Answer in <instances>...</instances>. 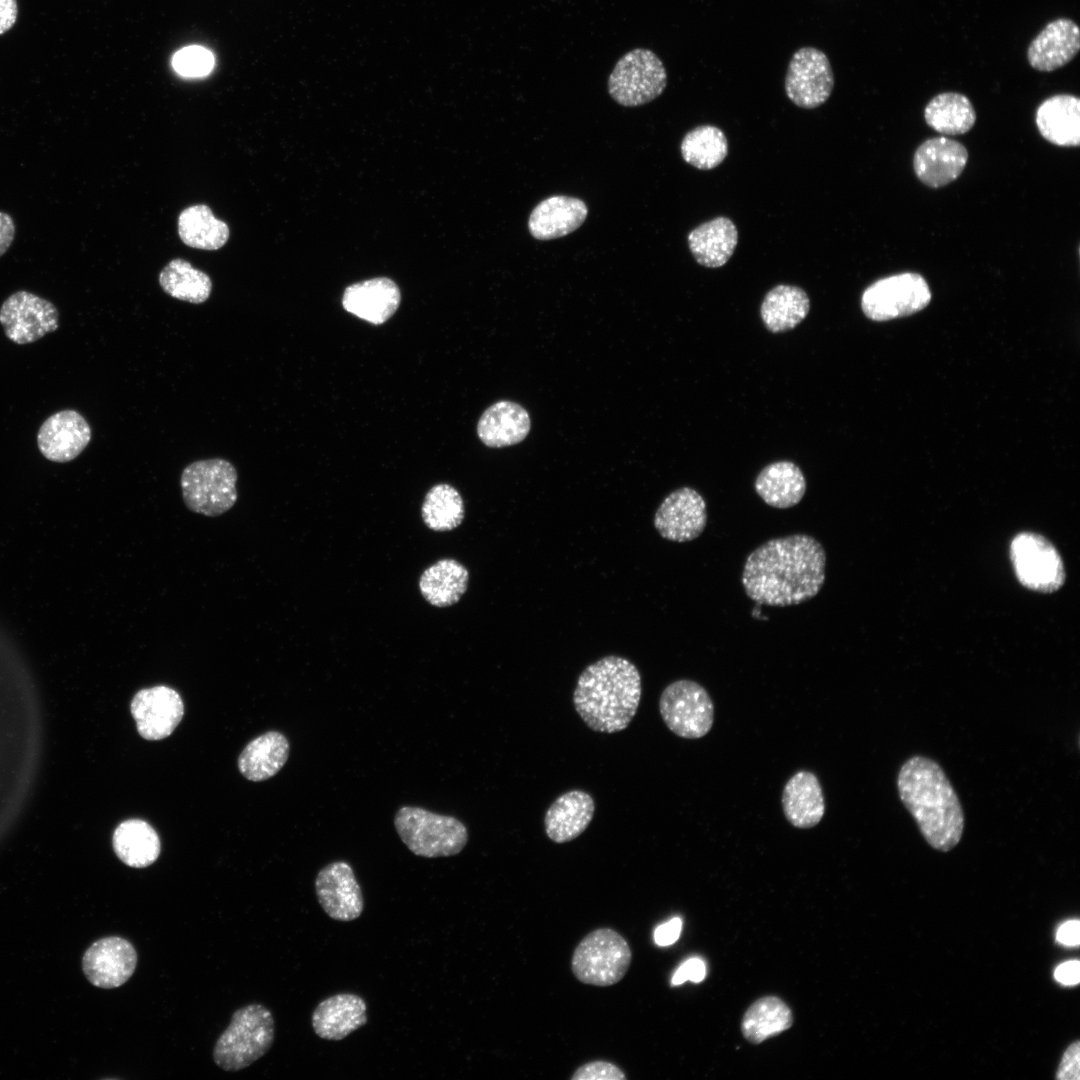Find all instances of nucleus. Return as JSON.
<instances>
[{"label": "nucleus", "instance_id": "1", "mask_svg": "<svg viewBox=\"0 0 1080 1080\" xmlns=\"http://www.w3.org/2000/svg\"><path fill=\"white\" fill-rule=\"evenodd\" d=\"M826 552L813 536L770 539L746 558L741 583L758 604L786 607L815 597L825 582Z\"/></svg>", "mask_w": 1080, "mask_h": 1080}, {"label": "nucleus", "instance_id": "2", "mask_svg": "<svg viewBox=\"0 0 1080 1080\" xmlns=\"http://www.w3.org/2000/svg\"><path fill=\"white\" fill-rule=\"evenodd\" d=\"M897 789L933 849L948 852L960 842L965 824L962 805L937 762L922 755L907 759L898 772Z\"/></svg>", "mask_w": 1080, "mask_h": 1080}, {"label": "nucleus", "instance_id": "3", "mask_svg": "<svg viewBox=\"0 0 1080 1080\" xmlns=\"http://www.w3.org/2000/svg\"><path fill=\"white\" fill-rule=\"evenodd\" d=\"M641 692L637 667L626 658L609 655L583 670L573 703L591 730L610 734L630 724L639 707Z\"/></svg>", "mask_w": 1080, "mask_h": 1080}, {"label": "nucleus", "instance_id": "4", "mask_svg": "<svg viewBox=\"0 0 1080 1080\" xmlns=\"http://www.w3.org/2000/svg\"><path fill=\"white\" fill-rule=\"evenodd\" d=\"M275 1023L271 1011L261 1004L237 1009L213 1049L215 1064L225 1071L242 1070L271 1048Z\"/></svg>", "mask_w": 1080, "mask_h": 1080}, {"label": "nucleus", "instance_id": "5", "mask_svg": "<svg viewBox=\"0 0 1080 1080\" xmlns=\"http://www.w3.org/2000/svg\"><path fill=\"white\" fill-rule=\"evenodd\" d=\"M394 826L407 848L420 857L453 856L468 842V831L463 822L422 807H400L394 817Z\"/></svg>", "mask_w": 1080, "mask_h": 1080}, {"label": "nucleus", "instance_id": "6", "mask_svg": "<svg viewBox=\"0 0 1080 1080\" xmlns=\"http://www.w3.org/2000/svg\"><path fill=\"white\" fill-rule=\"evenodd\" d=\"M235 466L223 458L194 461L182 471L180 486L186 507L197 514L217 517L237 501Z\"/></svg>", "mask_w": 1080, "mask_h": 1080}, {"label": "nucleus", "instance_id": "7", "mask_svg": "<svg viewBox=\"0 0 1080 1080\" xmlns=\"http://www.w3.org/2000/svg\"><path fill=\"white\" fill-rule=\"evenodd\" d=\"M632 960L626 939L611 928L588 933L574 949L571 969L580 982L607 987L621 981Z\"/></svg>", "mask_w": 1080, "mask_h": 1080}, {"label": "nucleus", "instance_id": "8", "mask_svg": "<svg viewBox=\"0 0 1080 1080\" xmlns=\"http://www.w3.org/2000/svg\"><path fill=\"white\" fill-rule=\"evenodd\" d=\"M667 72L661 59L650 49L635 48L615 64L608 78L611 98L624 107L644 105L662 94Z\"/></svg>", "mask_w": 1080, "mask_h": 1080}, {"label": "nucleus", "instance_id": "9", "mask_svg": "<svg viewBox=\"0 0 1080 1080\" xmlns=\"http://www.w3.org/2000/svg\"><path fill=\"white\" fill-rule=\"evenodd\" d=\"M659 711L669 730L681 738H701L710 732L714 722L709 693L689 679L676 680L664 688Z\"/></svg>", "mask_w": 1080, "mask_h": 1080}, {"label": "nucleus", "instance_id": "10", "mask_svg": "<svg viewBox=\"0 0 1080 1080\" xmlns=\"http://www.w3.org/2000/svg\"><path fill=\"white\" fill-rule=\"evenodd\" d=\"M931 300V291L924 277L904 272L881 278L868 286L861 297L866 317L886 321L908 316L924 309Z\"/></svg>", "mask_w": 1080, "mask_h": 1080}, {"label": "nucleus", "instance_id": "11", "mask_svg": "<svg viewBox=\"0 0 1080 1080\" xmlns=\"http://www.w3.org/2000/svg\"><path fill=\"white\" fill-rule=\"evenodd\" d=\"M1010 558L1018 580L1031 590L1050 593L1064 583L1065 571L1059 553L1039 534L1016 535L1010 545Z\"/></svg>", "mask_w": 1080, "mask_h": 1080}, {"label": "nucleus", "instance_id": "12", "mask_svg": "<svg viewBox=\"0 0 1080 1080\" xmlns=\"http://www.w3.org/2000/svg\"><path fill=\"white\" fill-rule=\"evenodd\" d=\"M833 86V70L823 51L808 46L792 55L785 76V92L796 106L804 109L821 106L829 99Z\"/></svg>", "mask_w": 1080, "mask_h": 1080}, {"label": "nucleus", "instance_id": "13", "mask_svg": "<svg viewBox=\"0 0 1080 1080\" xmlns=\"http://www.w3.org/2000/svg\"><path fill=\"white\" fill-rule=\"evenodd\" d=\"M0 324L9 340L29 344L58 329L59 313L52 302L20 290L2 303Z\"/></svg>", "mask_w": 1080, "mask_h": 1080}, {"label": "nucleus", "instance_id": "14", "mask_svg": "<svg viewBox=\"0 0 1080 1080\" xmlns=\"http://www.w3.org/2000/svg\"><path fill=\"white\" fill-rule=\"evenodd\" d=\"M130 712L139 735L157 741L170 736L184 715V703L171 687L158 685L139 690L132 698Z\"/></svg>", "mask_w": 1080, "mask_h": 1080}, {"label": "nucleus", "instance_id": "15", "mask_svg": "<svg viewBox=\"0 0 1080 1080\" xmlns=\"http://www.w3.org/2000/svg\"><path fill=\"white\" fill-rule=\"evenodd\" d=\"M315 892L321 908L333 920L353 921L364 910L361 886L346 861H333L324 866L316 876Z\"/></svg>", "mask_w": 1080, "mask_h": 1080}, {"label": "nucleus", "instance_id": "16", "mask_svg": "<svg viewBox=\"0 0 1080 1080\" xmlns=\"http://www.w3.org/2000/svg\"><path fill=\"white\" fill-rule=\"evenodd\" d=\"M138 955L133 944L120 936L94 942L82 957V969L96 987L113 989L125 984L135 972Z\"/></svg>", "mask_w": 1080, "mask_h": 1080}, {"label": "nucleus", "instance_id": "17", "mask_svg": "<svg viewBox=\"0 0 1080 1080\" xmlns=\"http://www.w3.org/2000/svg\"><path fill=\"white\" fill-rule=\"evenodd\" d=\"M707 524L702 495L691 487L671 492L655 512L654 526L669 541L688 542L699 537Z\"/></svg>", "mask_w": 1080, "mask_h": 1080}, {"label": "nucleus", "instance_id": "18", "mask_svg": "<svg viewBox=\"0 0 1080 1080\" xmlns=\"http://www.w3.org/2000/svg\"><path fill=\"white\" fill-rule=\"evenodd\" d=\"M91 427L76 410L65 409L48 417L37 433V445L48 460L65 463L74 460L91 440Z\"/></svg>", "mask_w": 1080, "mask_h": 1080}, {"label": "nucleus", "instance_id": "19", "mask_svg": "<svg viewBox=\"0 0 1080 1080\" xmlns=\"http://www.w3.org/2000/svg\"><path fill=\"white\" fill-rule=\"evenodd\" d=\"M968 156L962 143L943 136L933 137L925 140L915 150L913 169L924 185L940 188L961 175Z\"/></svg>", "mask_w": 1080, "mask_h": 1080}, {"label": "nucleus", "instance_id": "20", "mask_svg": "<svg viewBox=\"0 0 1080 1080\" xmlns=\"http://www.w3.org/2000/svg\"><path fill=\"white\" fill-rule=\"evenodd\" d=\"M1080 29L1071 19L1049 22L1031 41L1027 59L1032 68L1051 72L1068 64L1079 52Z\"/></svg>", "mask_w": 1080, "mask_h": 1080}, {"label": "nucleus", "instance_id": "21", "mask_svg": "<svg viewBox=\"0 0 1080 1080\" xmlns=\"http://www.w3.org/2000/svg\"><path fill=\"white\" fill-rule=\"evenodd\" d=\"M367 1021V1004L353 993H339L322 1000L311 1016L315 1034L329 1041L343 1040Z\"/></svg>", "mask_w": 1080, "mask_h": 1080}, {"label": "nucleus", "instance_id": "22", "mask_svg": "<svg viewBox=\"0 0 1080 1080\" xmlns=\"http://www.w3.org/2000/svg\"><path fill=\"white\" fill-rule=\"evenodd\" d=\"M401 300L396 283L380 277L348 286L343 294L344 309L369 323L386 322L397 310Z\"/></svg>", "mask_w": 1080, "mask_h": 1080}, {"label": "nucleus", "instance_id": "23", "mask_svg": "<svg viewBox=\"0 0 1080 1080\" xmlns=\"http://www.w3.org/2000/svg\"><path fill=\"white\" fill-rule=\"evenodd\" d=\"M587 215V205L581 199L554 195L535 206L529 216L528 229L537 240L561 238L578 229Z\"/></svg>", "mask_w": 1080, "mask_h": 1080}, {"label": "nucleus", "instance_id": "24", "mask_svg": "<svg viewBox=\"0 0 1080 1080\" xmlns=\"http://www.w3.org/2000/svg\"><path fill=\"white\" fill-rule=\"evenodd\" d=\"M781 802L784 816L796 828H812L825 814L821 784L817 776L807 770L797 771L788 779Z\"/></svg>", "mask_w": 1080, "mask_h": 1080}, {"label": "nucleus", "instance_id": "25", "mask_svg": "<svg viewBox=\"0 0 1080 1080\" xmlns=\"http://www.w3.org/2000/svg\"><path fill=\"white\" fill-rule=\"evenodd\" d=\"M1035 123L1041 136L1060 147L1080 144V99L1072 94L1053 95L1040 103Z\"/></svg>", "mask_w": 1080, "mask_h": 1080}, {"label": "nucleus", "instance_id": "26", "mask_svg": "<svg viewBox=\"0 0 1080 1080\" xmlns=\"http://www.w3.org/2000/svg\"><path fill=\"white\" fill-rule=\"evenodd\" d=\"M594 811V800L586 791L570 790L560 795L544 816L548 838L560 844L577 838L592 821Z\"/></svg>", "mask_w": 1080, "mask_h": 1080}, {"label": "nucleus", "instance_id": "27", "mask_svg": "<svg viewBox=\"0 0 1080 1080\" xmlns=\"http://www.w3.org/2000/svg\"><path fill=\"white\" fill-rule=\"evenodd\" d=\"M531 428L528 412L518 403L501 400L481 415L477 434L488 447L501 448L522 442Z\"/></svg>", "mask_w": 1080, "mask_h": 1080}, {"label": "nucleus", "instance_id": "28", "mask_svg": "<svg viewBox=\"0 0 1080 1080\" xmlns=\"http://www.w3.org/2000/svg\"><path fill=\"white\" fill-rule=\"evenodd\" d=\"M688 246L698 264L718 268L728 262L738 243L733 221L719 216L694 228L687 237Z\"/></svg>", "mask_w": 1080, "mask_h": 1080}, {"label": "nucleus", "instance_id": "29", "mask_svg": "<svg viewBox=\"0 0 1080 1080\" xmlns=\"http://www.w3.org/2000/svg\"><path fill=\"white\" fill-rule=\"evenodd\" d=\"M754 488L767 505L787 509L802 500L806 492V480L801 469L793 462L777 461L760 471Z\"/></svg>", "mask_w": 1080, "mask_h": 1080}, {"label": "nucleus", "instance_id": "30", "mask_svg": "<svg viewBox=\"0 0 1080 1080\" xmlns=\"http://www.w3.org/2000/svg\"><path fill=\"white\" fill-rule=\"evenodd\" d=\"M289 756V741L278 731H268L251 740L238 758L240 773L259 782L276 775Z\"/></svg>", "mask_w": 1080, "mask_h": 1080}, {"label": "nucleus", "instance_id": "31", "mask_svg": "<svg viewBox=\"0 0 1080 1080\" xmlns=\"http://www.w3.org/2000/svg\"><path fill=\"white\" fill-rule=\"evenodd\" d=\"M116 856L127 866L145 868L152 865L161 852V842L156 830L142 819L121 822L112 836Z\"/></svg>", "mask_w": 1080, "mask_h": 1080}, {"label": "nucleus", "instance_id": "32", "mask_svg": "<svg viewBox=\"0 0 1080 1080\" xmlns=\"http://www.w3.org/2000/svg\"><path fill=\"white\" fill-rule=\"evenodd\" d=\"M469 581L467 568L455 559H441L421 574L419 589L424 599L436 607H448L459 601Z\"/></svg>", "mask_w": 1080, "mask_h": 1080}, {"label": "nucleus", "instance_id": "33", "mask_svg": "<svg viewBox=\"0 0 1080 1080\" xmlns=\"http://www.w3.org/2000/svg\"><path fill=\"white\" fill-rule=\"evenodd\" d=\"M809 309L810 300L803 289L780 284L765 295L760 314L770 332L781 333L797 326L808 315Z\"/></svg>", "mask_w": 1080, "mask_h": 1080}, {"label": "nucleus", "instance_id": "34", "mask_svg": "<svg viewBox=\"0 0 1080 1080\" xmlns=\"http://www.w3.org/2000/svg\"><path fill=\"white\" fill-rule=\"evenodd\" d=\"M181 241L196 249L218 250L229 239L228 225L217 219L209 206L197 204L184 209L178 218Z\"/></svg>", "mask_w": 1080, "mask_h": 1080}, {"label": "nucleus", "instance_id": "35", "mask_svg": "<svg viewBox=\"0 0 1080 1080\" xmlns=\"http://www.w3.org/2000/svg\"><path fill=\"white\" fill-rule=\"evenodd\" d=\"M928 126L943 135H961L976 122L975 109L967 96L958 92H943L934 96L924 109Z\"/></svg>", "mask_w": 1080, "mask_h": 1080}, {"label": "nucleus", "instance_id": "36", "mask_svg": "<svg viewBox=\"0 0 1080 1080\" xmlns=\"http://www.w3.org/2000/svg\"><path fill=\"white\" fill-rule=\"evenodd\" d=\"M793 1024L790 1008L780 998L766 996L756 1000L745 1012L741 1031L753 1044L779 1035Z\"/></svg>", "mask_w": 1080, "mask_h": 1080}, {"label": "nucleus", "instance_id": "37", "mask_svg": "<svg viewBox=\"0 0 1080 1080\" xmlns=\"http://www.w3.org/2000/svg\"><path fill=\"white\" fill-rule=\"evenodd\" d=\"M158 279L166 294L192 304L204 303L212 291L210 277L181 258L167 263L160 271Z\"/></svg>", "mask_w": 1080, "mask_h": 1080}, {"label": "nucleus", "instance_id": "38", "mask_svg": "<svg viewBox=\"0 0 1080 1080\" xmlns=\"http://www.w3.org/2000/svg\"><path fill=\"white\" fill-rule=\"evenodd\" d=\"M680 150L686 163L700 170H711L726 158L728 141L720 128L701 125L686 133Z\"/></svg>", "mask_w": 1080, "mask_h": 1080}, {"label": "nucleus", "instance_id": "39", "mask_svg": "<svg viewBox=\"0 0 1080 1080\" xmlns=\"http://www.w3.org/2000/svg\"><path fill=\"white\" fill-rule=\"evenodd\" d=\"M424 524L433 531L457 528L465 515L460 493L449 484H437L426 493L421 507Z\"/></svg>", "mask_w": 1080, "mask_h": 1080}, {"label": "nucleus", "instance_id": "40", "mask_svg": "<svg viewBox=\"0 0 1080 1080\" xmlns=\"http://www.w3.org/2000/svg\"><path fill=\"white\" fill-rule=\"evenodd\" d=\"M174 69L185 77H202L214 67L213 54L201 46H188L175 53Z\"/></svg>", "mask_w": 1080, "mask_h": 1080}, {"label": "nucleus", "instance_id": "41", "mask_svg": "<svg viewBox=\"0 0 1080 1080\" xmlns=\"http://www.w3.org/2000/svg\"><path fill=\"white\" fill-rule=\"evenodd\" d=\"M624 1071L617 1065L605 1061L595 1060L578 1067L571 1080H625Z\"/></svg>", "mask_w": 1080, "mask_h": 1080}, {"label": "nucleus", "instance_id": "42", "mask_svg": "<svg viewBox=\"0 0 1080 1080\" xmlns=\"http://www.w3.org/2000/svg\"><path fill=\"white\" fill-rule=\"evenodd\" d=\"M1080 1078V1042L1071 1043L1062 1055L1056 1079L1079 1080Z\"/></svg>", "mask_w": 1080, "mask_h": 1080}, {"label": "nucleus", "instance_id": "43", "mask_svg": "<svg viewBox=\"0 0 1080 1080\" xmlns=\"http://www.w3.org/2000/svg\"><path fill=\"white\" fill-rule=\"evenodd\" d=\"M706 975V966L703 960L699 958H691L685 961L674 973L671 980L672 985H681L687 980L698 983L701 982Z\"/></svg>", "mask_w": 1080, "mask_h": 1080}, {"label": "nucleus", "instance_id": "44", "mask_svg": "<svg viewBox=\"0 0 1080 1080\" xmlns=\"http://www.w3.org/2000/svg\"><path fill=\"white\" fill-rule=\"evenodd\" d=\"M681 930L682 920L675 917L656 928L654 940L659 946H669L678 940Z\"/></svg>", "mask_w": 1080, "mask_h": 1080}, {"label": "nucleus", "instance_id": "45", "mask_svg": "<svg viewBox=\"0 0 1080 1080\" xmlns=\"http://www.w3.org/2000/svg\"><path fill=\"white\" fill-rule=\"evenodd\" d=\"M1054 978L1063 985L1071 986L1079 983L1080 963L1078 960H1070L1058 965L1054 971Z\"/></svg>", "mask_w": 1080, "mask_h": 1080}, {"label": "nucleus", "instance_id": "46", "mask_svg": "<svg viewBox=\"0 0 1080 1080\" xmlns=\"http://www.w3.org/2000/svg\"><path fill=\"white\" fill-rule=\"evenodd\" d=\"M1079 929L1080 924L1076 919L1063 923L1056 932L1057 942L1064 946L1077 947L1080 942Z\"/></svg>", "mask_w": 1080, "mask_h": 1080}, {"label": "nucleus", "instance_id": "47", "mask_svg": "<svg viewBox=\"0 0 1080 1080\" xmlns=\"http://www.w3.org/2000/svg\"><path fill=\"white\" fill-rule=\"evenodd\" d=\"M18 15L16 0H0V35L10 30Z\"/></svg>", "mask_w": 1080, "mask_h": 1080}, {"label": "nucleus", "instance_id": "48", "mask_svg": "<svg viewBox=\"0 0 1080 1080\" xmlns=\"http://www.w3.org/2000/svg\"><path fill=\"white\" fill-rule=\"evenodd\" d=\"M15 236V223L13 218L0 211V256L10 247Z\"/></svg>", "mask_w": 1080, "mask_h": 1080}]
</instances>
